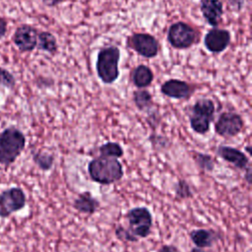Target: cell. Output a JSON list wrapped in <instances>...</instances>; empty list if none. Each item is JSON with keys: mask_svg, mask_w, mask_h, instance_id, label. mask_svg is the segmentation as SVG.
Wrapping results in <instances>:
<instances>
[{"mask_svg": "<svg viewBox=\"0 0 252 252\" xmlns=\"http://www.w3.org/2000/svg\"><path fill=\"white\" fill-rule=\"evenodd\" d=\"M90 178L101 185H110L119 181L124 174L123 165L116 158L98 156L88 163Z\"/></svg>", "mask_w": 252, "mask_h": 252, "instance_id": "1", "label": "cell"}, {"mask_svg": "<svg viewBox=\"0 0 252 252\" xmlns=\"http://www.w3.org/2000/svg\"><path fill=\"white\" fill-rule=\"evenodd\" d=\"M27 138L16 126H8L0 132V165L8 168L26 148Z\"/></svg>", "mask_w": 252, "mask_h": 252, "instance_id": "2", "label": "cell"}, {"mask_svg": "<svg viewBox=\"0 0 252 252\" xmlns=\"http://www.w3.org/2000/svg\"><path fill=\"white\" fill-rule=\"evenodd\" d=\"M121 51L117 45L107 44L102 46L96 55L95 71L99 80L105 84H113L120 75L119 61Z\"/></svg>", "mask_w": 252, "mask_h": 252, "instance_id": "3", "label": "cell"}, {"mask_svg": "<svg viewBox=\"0 0 252 252\" xmlns=\"http://www.w3.org/2000/svg\"><path fill=\"white\" fill-rule=\"evenodd\" d=\"M216 105L211 98H199L191 106L189 123L191 129L200 135L210 131L211 123L215 118Z\"/></svg>", "mask_w": 252, "mask_h": 252, "instance_id": "4", "label": "cell"}, {"mask_svg": "<svg viewBox=\"0 0 252 252\" xmlns=\"http://www.w3.org/2000/svg\"><path fill=\"white\" fill-rule=\"evenodd\" d=\"M167 41L175 49H188L199 41V32L191 25L179 21L167 30Z\"/></svg>", "mask_w": 252, "mask_h": 252, "instance_id": "5", "label": "cell"}, {"mask_svg": "<svg viewBox=\"0 0 252 252\" xmlns=\"http://www.w3.org/2000/svg\"><path fill=\"white\" fill-rule=\"evenodd\" d=\"M125 219L128 220L130 232L137 238H146L152 232L153 216L147 207H135L130 209Z\"/></svg>", "mask_w": 252, "mask_h": 252, "instance_id": "6", "label": "cell"}, {"mask_svg": "<svg viewBox=\"0 0 252 252\" xmlns=\"http://www.w3.org/2000/svg\"><path fill=\"white\" fill-rule=\"evenodd\" d=\"M126 45L145 58H155L159 51L157 37L147 32H133L127 37Z\"/></svg>", "mask_w": 252, "mask_h": 252, "instance_id": "7", "label": "cell"}, {"mask_svg": "<svg viewBox=\"0 0 252 252\" xmlns=\"http://www.w3.org/2000/svg\"><path fill=\"white\" fill-rule=\"evenodd\" d=\"M27 205V195L21 187H10L0 193V218L7 219L23 210Z\"/></svg>", "mask_w": 252, "mask_h": 252, "instance_id": "8", "label": "cell"}, {"mask_svg": "<svg viewBox=\"0 0 252 252\" xmlns=\"http://www.w3.org/2000/svg\"><path fill=\"white\" fill-rule=\"evenodd\" d=\"M243 127V118L233 111L221 112L215 122V132L222 138H233L239 135Z\"/></svg>", "mask_w": 252, "mask_h": 252, "instance_id": "9", "label": "cell"}, {"mask_svg": "<svg viewBox=\"0 0 252 252\" xmlns=\"http://www.w3.org/2000/svg\"><path fill=\"white\" fill-rule=\"evenodd\" d=\"M231 41V33L228 30L212 28L204 37V46L208 51L214 54L223 52Z\"/></svg>", "mask_w": 252, "mask_h": 252, "instance_id": "10", "label": "cell"}, {"mask_svg": "<svg viewBox=\"0 0 252 252\" xmlns=\"http://www.w3.org/2000/svg\"><path fill=\"white\" fill-rule=\"evenodd\" d=\"M195 91V85L179 79H169L160 86V93L174 99H189Z\"/></svg>", "mask_w": 252, "mask_h": 252, "instance_id": "11", "label": "cell"}, {"mask_svg": "<svg viewBox=\"0 0 252 252\" xmlns=\"http://www.w3.org/2000/svg\"><path fill=\"white\" fill-rule=\"evenodd\" d=\"M37 34V29L31 25L23 24L16 29L13 34V42L21 52H31L36 48Z\"/></svg>", "mask_w": 252, "mask_h": 252, "instance_id": "12", "label": "cell"}, {"mask_svg": "<svg viewBox=\"0 0 252 252\" xmlns=\"http://www.w3.org/2000/svg\"><path fill=\"white\" fill-rule=\"evenodd\" d=\"M200 11L207 24L213 28L219 26L223 15L221 0H200Z\"/></svg>", "mask_w": 252, "mask_h": 252, "instance_id": "13", "label": "cell"}, {"mask_svg": "<svg viewBox=\"0 0 252 252\" xmlns=\"http://www.w3.org/2000/svg\"><path fill=\"white\" fill-rule=\"evenodd\" d=\"M217 155L240 170H244L248 165H250L249 158L245 153L236 148L220 145L217 148Z\"/></svg>", "mask_w": 252, "mask_h": 252, "instance_id": "14", "label": "cell"}, {"mask_svg": "<svg viewBox=\"0 0 252 252\" xmlns=\"http://www.w3.org/2000/svg\"><path fill=\"white\" fill-rule=\"evenodd\" d=\"M189 237L196 247L210 248L220 239V233L215 229L197 228L189 232Z\"/></svg>", "mask_w": 252, "mask_h": 252, "instance_id": "15", "label": "cell"}, {"mask_svg": "<svg viewBox=\"0 0 252 252\" xmlns=\"http://www.w3.org/2000/svg\"><path fill=\"white\" fill-rule=\"evenodd\" d=\"M73 207L79 213L91 216L99 209L100 203L92 195L90 191H84L75 198Z\"/></svg>", "mask_w": 252, "mask_h": 252, "instance_id": "16", "label": "cell"}, {"mask_svg": "<svg viewBox=\"0 0 252 252\" xmlns=\"http://www.w3.org/2000/svg\"><path fill=\"white\" fill-rule=\"evenodd\" d=\"M155 79L153 70L144 64L136 66L131 72V81L138 89H146L150 87Z\"/></svg>", "mask_w": 252, "mask_h": 252, "instance_id": "17", "label": "cell"}, {"mask_svg": "<svg viewBox=\"0 0 252 252\" xmlns=\"http://www.w3.org/2000/svg\"><path fill=\"white\" fill-rule=\"evenodd\" d=\"M36 48L38 50L47 52L51 55H55L58 51V44H57L56 37L50 32H38Z\"/></svg>", "mask_w": 252, "mask_h": 252, "instance_id": "18", "label": "cell"}, {"mask_svg": "<svg viewBox=\"0 0 252 252\" xmlns=\"http://www.w3.org/2000/svg\"><path fill=\"white\" fill-rule=\"evenodd\" d=\"M133 102L141 110H150L154 106L153 94L146 89H138L133 92Z\"/></svg>", "mask_w": 252, "mask_h": 252, "instance_id": "19", "label": "cell"}, {"mask_svg": "<svg viewBox=\"0 0 252 252\" xmlns=\"http://www.w3.org/2000/svg\"><path fill=\"white\" fill-rule=\"evenodd\" d=\"M32 161L36 164V166L43 170L48 171L52 168L54 164V156L50 153L43 152V151H33L32 153Z\"/></svg>", "mask_w": 252, "mask_h": 252, "instance_id": "20", "label": "cell"}, {"mask_svg": "<svg viewBox=\"0 0 252 252\" xmlns=\"http://www.w3.org/2000/svg\"><path fill=\"white\" fill-rule=\"evenodd\" d=\"M99 156L120 158L124 155V150L120 144L116 142H106L98 148Z\"/></svg>", "mask_w": 252, "mask_h": 252, "instance_id": "21", "label": "cell"}, {"mask_svg": "<svg viewBox=\"0 0 252 252\" xmlns=\"http://www.w3.org/2000/svg\"><path fill=\"white\" fill-rule=\"evenodd\" d=\"M192 157H193L195 163L197 164V166L200 169L208 171V172H211L214 170L215 165H216V160L211 155L196 152V153H193Z\"/></svg>", "mask_w": 252, "mask_h": 252, "instance_id": "22", "label": "cell"}, {"mask_svg": "<svg viewBox=\"0 0 252 252\" xmlns=\"http://www.w3.org/2000/svg\"><path fill=\"white\" fill-rule=\"evenodd\" d=\"M175 197L179 200H186L193 197V192L191 186L184 179H178L174 185Z\"/></svg>", "mask_w": 252, "mask_h": 252, "instance_id": "23", "label": "cell"}, {"mask_svg": "<svg viewBox=\"0 0 252 252\" xmlns=\"http://www.w3.org/2000/svg\"><path fill=\"white\" fill-rule=\"evenodd\" d=\"M149 141L151 142L153 148L158 151L165 150L170 146V141L167 137L156 133H153L149 136Z\"/></svg>", "mask_w": 252, "mask_h": 252, "instance_id": "24", "label": "cell"}, {"mask_svg": "<svg viewBox=\"0 0 252 252\" xmlns=\"http://www.w3.org/2000/svg\"><path fill=\"white\" fill-rule=\"evenodd\" d=\"M114 233H115V236L118 240L120 241H123V242H138L139 241V238H137L136 236H134L130 230L126 227H124L123 225L121 224H118L116 227H115V230H114Z\"/></svg>", "mask_w": 252, "mask_h": 252, "instance_id": "25", "label": "cell"}, {"mask_svg": "<svg viewBox=\"0 0 252 252\" xmlns=\"http://www.w3.org/2000/svg\"><path fill=\"white\" fill-rule=\"evenodd\" d=\"M0 86L12 90L16 86V79L7 69L0 67Z\"/></svg>", "mask_w": 252, "mask_h": 252, "instance_id": "26", "label": "cell"}, {"mask_svg": "<svg viewBox=\"0 0 252 252\" xmlns=\"http://www.w3.org/2000/svg\"><path fill=\"white\" fill-rule=\"evenodd\" d=\"M159 121H160V117H159V114L158 111L149 113V115L147 117V122L153 129L157 128V126L159 124Z\"/></svg>", "mask_w": 252, "mask_h": 252, "instance_id": "27", "label": "cell"}, {"mask_svg": "<svg viewBox=\"0 0 252 252\" xmlns=\"http://www.w3.org/2000/svg\"><path fill=\"white\" fill-rule=\"evenodd\" d=\"M245 1L246 0H226V3L233 12H240L244 7Z\"/></svg>", "mask_w": 252, "mask_h": 252, "instance_id": "28", "label": "cell"}, {"mask_svg": "<svg viewBox=\"0 0 252 252\" xmlns=\"http://www.w3.org/2000/svg\"><path fill=\"white\" fill-rule=\"evenodd\" d=\"M7 30H8L7 20L3 17H0V39H2L6 35Z\"/></svg>", "mask_w": 252, "mask_h": 252, "instance_id": "29", "label": "cell"}, {"mask_svg": "<svg viewBox=\"0 0 252 252\" xmlns=\"http://www.w3.org/2000/svg\"><path fill=\"white\" fill-rule=\"evenodd\" d=\"M157 252H178V248L174 245L164 244V245L160 246V248Z\"/></svg>", "mask_w": 252, "mask_h": 252, "instance_id": "30", "label": "cell"}, {"mask_svg": "<svg viewBox=\"0 0 252 252\" xmlns=\"http://www.w3.org/2000/svg\"><path fill=\"white\" fill-rule=\"evenodd\" d=\"M43 5L46 6V7H49V8H52V7H56L58 5H60L61 3L67 1V0H41Z\"/></svg>", "mask_w": 252, "mask_h": 252, "instance_id": "31", "label": "cell"}, {"mask_svg": "<svg viewBox=\"0 0 252 252\" xmlns=\"http://www.w3.org/2000/svg\"><path fill=\"white\" fill-rule=\"evenodd\" d=\"M244 171H245V175H244V178H245V180L247 181V183L249 184V185H251V183H252V173H251V167H250V165H248L245 169H244Z\"/></svg>", "mask_w": 252, "mask_h": 252, "instance_id": "32", "label": "cell"}, {"mask_svg": "<svg viewBox=\"0 0 252 252\" xmlns=\"http://www.w3.org/2000/svg\"><path fill=\"white\" fill-rule=\"evenodd\" d=\"M190 252H213V251H208V250H205L204 248H199V247H193Z\"/></svg>", "mask_w": 252, "mask_h": 252, "instance_id": "33", "label": "cell"}, {"mask_svg": "<svg viewBox=\"0 0 252 252\" xmlns=\"http://www.w3.org/2000/svg\"><path fill=\"white\" fill-rule=\"evenodd\" d=\"M246 151H247V153L249 154V155H251L252 154V152H251V146L250 145H247V147H246V149H245Z\"/></svg>", "mask_w": 252, "mask_h": 252, "instance_id": "34", "label": "cell"}]
</instances>
